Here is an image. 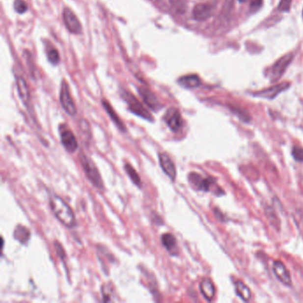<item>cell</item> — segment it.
Returning <instances> with one entry per match:
<instances>
[{
	"label": "cell",
	"instance_id": "cell-1",
	"mask_svg": "<svg viewBox=\"0 0 303 303\" xmlns=\"http://www.w3.org/2000/svg\"><path fill=\"white\" fill-rule=\"evenodd\" d=\"M50 207L56 218L67 228H72L76 224L74 213L70 205L59 196H53L50 199Z\"/></svg>",
	"mask_w": 303,
	"mask_h": 303
},
{
	"label": "cell",
	"instance_id": "cell-2",
	"mask_svg": "<svg viewBox=\"0 0 303 303\" xmlns=\"http://www.w3.org/2000/svg\"><path fill=\"white\" fill-rule=\"evenodd\" d=\"M80 161L82 164V166L84 169V173L86 177L88 178L89 181L93 183V185L97 187L98 189H103V183L101 174L99 173L98 169L94 165L92 159H89L86 155L84 153L80 154Z\"/></svg>",
	"mask_w": 303,
	"mask_h": 303
},
{
	"label": "cell",
	"instance_id": "cell-3",
	"mask_svg": "<svg viewBox=\"0 0 303 303\" xmlns=\"http://www.w3.org/2000/svg\"><path fill=\"white\" fill-rule=\"evenodd\" d=\"M124 99L126 100V103L128 104V108L131 111L133 112L134 114H136L139 117H142L144 119L149 120V121H152L153 120V117L150 115L149 113L141 103L135 98L131 93H125L124 94Z\"/></svg>",
	"mask_w": 303,
	"mask_h": 303
},
{
	"label": "cell",
	"instance_id": "cell-4",
	"mask_svg": "<svg viewBox=\"0 0 303 303\" xmlns=\"http://www.w3.org/2000/svg\"><path fill=\"white\" fill-rule=\"evenodd\" d=\"M60 102H61L62 109L65 110L70 116H74L77 113V109L75 106L74 102L71 98L70 90L68 87V84L65 81L62 82L61 87V93H60Z\"/></svg>",
	"mask_w": 303,
	"mask_h": 303
},
{
	"label": "cell",
	"instance_id": "cell-5",
	"mask_svg": "<svg viewBox=\"0 0 303 303\" xmlns=\"http://www.w3.org/2000/svg\"><path fill=\"white\" fill-rule=\"evenodd\" d=\"M294 59L293 54H288L280 58L278 61L275 62L271 70V79L272 81L279 80L280 78L284 75L285 70L288 68L290 63Z\"/></svg>",
	"mask_w": 303,
	"mask_h": 303
},
{
	"label": "cell",
	"instance_id": "cell-6",
	"mask_svg": "<svg viewBox=\"0 0 303 303\" xmlns=\"http://www.w3.org/2000/svg\"><path fill=\"white\" fill-rule=\"evenodd\" d=\"M164 120L173 132L176 133L182 128V116L180 111L175 108H170L168 110L164 117Z\"/></svg>",
	"mask_w": 303,
	"mask_h": 303
},
{
	"label": "cell",
	"instance_id": "cell-7",
	"mask_svg": "<svg viewBox=\"0 0 303 303\" xmlns=\"http://www.w3.org/2000/svg\"><path fill=\"white\" fill-rule=\"evenodd\" d=\"M63 20H64L66 28H68L70 32L78 34L81 31L82 29L81 24L79 19L77 18V16L70 8L66 7L63 10Z\"/></svg>",
	"mask_w": 303,
	"mask_h": 303
},
{
	"label": "cell",
	"instance_id": "cell-8",
	"mask_svg": "<svg viewBox=\"0 0 303 303\" xmlns=\"http://www.w3.org/2000/svg\"><path fill=\"white\" fill-rule=\"evenodd\" d=\"M159 164L164 173L167 175L172 181L176 178V168L171 158L166 153H160L159 155Z\"/></svg>",
	"mask_w": 303,
	"mask_h": 303
},
{
	"label": "cell",
	"instance_id": "cell-9",
	"mask_svg": "<svg viewBox=\"0 0 303 303\" xmlns=\"http://www.w3.org/2000/svg\"><path fill=\"white\" fill-rule=\"evenodd\" d=\"M214 10H215V6L212 4H198L194 7L192 15H193V18L196 21L202 22V21H205L210 18L214 13Z\"/></svg>",
	"mask_w": 303,
	"mask_h": 303
},
{
	"label": "cell",
	"instance_id": "cell-10",
	"mask_svg": "<svg viewBox=\"0 0 303 303\" xmlns=\"http://www.w3.org/2000/svg\"><path fill=\"white\" fill-rule=\"evenodd\" d=\"M61 143L69 152H75L78 149V140L74 134L69 129L65 128L61 131Z\"/></svg>",
	"mask_w": 303,
	"mask_h": 303
},
{
	"label": "cell",
	"instance_id": "cell-11",
	"mask_svg": "<svg viewBox=\"0 0 303 303\" xmlns=\"http://www.w3.org/2000/svg\"><path fill=\"white\" fill-rule=\"evenodd\" d=\"M273 271L275 273V276L278 278L280 282H282L284 285H291V275L289 271L286 269L285 264L279 261H274L273 263Z\"/></svg>",
	"mask_w": 303,
	"mask_h": 303
},
{
	"label": "cell",
	"instance_id": "cell-12",
	"mask_svg": "<svg viewBox=\"0 0 303 303\" xmlns=\"http://www.w3.org/2000/svg\"><path fill=\"white\" fill-rule=\"evenodd\" d=\"M288 87H289V84L285 82V83H282V84L274 85L271 88L260 91L258 93H254V95L258 96V97H261V98L274 99L276 95H278L280 93L284 92Z\"/></svg>",
	"mask_w": 303,
	"mask_h": 303
},
{
	"label": "cell",
	"instance_id": "cell-13",
	"mask_svg": "<svg viewBox=\"0 0 303 303\" xmlns=\"http://www.w3.org/2000/svg\"><path fill=\"white\" fill-rule=\"evenodd\" d=\"M139 93H140V96L143 99L144 103L151 110H159L162 107L158 98L155 96L154 93L150 92L148 89L144 88V87H140V88H139Z\"/></svg>",
	"mask_w": 303,
	"mask_h": 303
},
{
	"label": "cell",
	"instance_id": "cell-14",
	"mask_svg": "<svg viewBox=\"0 0 303 303\" xmlns=\"http://www.w3.org/2000/svg\"><path fill=\"white\" fill-rule=\"evenodd\" d=\"M201 294H203L204 298L211 302L215 295V287L212 280L209 278H205L202 280L200 284Z\"/></svg>",
	"mask_w": 303,
	"mask_h": 303
},
{
	"label": "cell",
	"instance_id": "cell-15",
	"mask_svg": "<svg viewBox=\"0 0 303 303\" xmlns=\"http://www.w3.org/2000/svg\"><path fill=\"white\" fill-rule=\"evenodd\" d=\"M189 178L192 184H194L200 191H205V192L210 191L211 181L209 179L202 178L197 173H191Z\"/></svg>",
	"mask_w": 303,
	"mask_h": 303
},
{
	"label": "cell",
	"instance_id": "cell-16",
	"mask_svg": "<svg viewBox=\"0 0 303 303\" xmlns=\"http://www.w3.org/2000/svg\"><path fill=\"white\" fill-rule=\"evenodd\" d=\"M16 84H17V90H18L20 98L25 105H28L29 103V98H30L28 84L26 83V81L24 80V78H17Z\"/></svg>",
	"mask_w": 303,
	"mask_h": 303
},
{
	"label": "cell",
	"instance_id": "cell-17",
	"mask_svg": "<svg viewBox=\"0 0 303 303\" xmlns=\"http://www.w3.org/2000/svg\"><path fill=\"white\" fill-rule=\"evenodd\" d=\"M178 82L185 88H195L199 86L201 84L200 79L196 75L183 76L181 79H179Z\"/></svg>",
	"mask_w": 303,
	"mask_h": 303
},
{
	"label": "cell",
	"instance_id": "cell-18",
	"mask_svg": "<svg viewBox=\"0 0 303 303\" xmlns=\"http://www.w3.org/2000/svg\"><path fill=\"white\" fill-rule=\"evenodd\" d=\"M235 290L238 296L245 302H248L252 297V293L248 285H245L242 281H237L235 283Z\"/></svg>",
	"mask_w": 303,
	"mask_h": 303
},
{
	"label": "cell",
	"instance_id": "cell-19",
	"mask_svg": "<svg viewBox=\"0 0 303 303\" xmlns=\"http://www.w3.org/2000/svg\"><path fill=\"white\" fill-rule=\"evenodd\" d=\"M14 237L16 240L22 244H27L30 237V232L26 227L23 225H18L14 229Z\"/></svg>",
	"mask_w": 303,
	"mask_h": 303
},
{
	"label": "cell",
	"instance_id": "cell-20",
	"mask_svg": "<svg viewBox=\"0 0 303 303\" xmlns=\"http://www.w3.org/2000/svg\"><path fill=\"white\" fill-rule=\"evenodd\" d=\"M161 241H162L164 247L169 252L173 253L174 251H176V249H177V243H176V239H175V238L173 237V235H172V234H164L163 236L161 237Z\"/></svg>",
	"mask_w": 303,
	"mask_h": 303
},
{
	"label": "cell",
	"instance_id": "cell-21",
	"mask_svg": "<svg viewBox=\"0 0 303 303\" xmlns=\"http://www.w3.org/2000/svg\"><path fill=\"white\" fill-rule=\"evenodd\" d=\"M103 106H104L105 110H106V111H107L108 114H109V116L111 117L112 121L116 124V126H117L120 130L126 131V127L124 126L123 122L119 119V117H117V113L112 109L111 106L110 105V103L106 102V101H103Z\"/></svg>",
	"mask_w": 303,
	"mask_h": 303
},
{
	"label": "cell",
	"instance_id": "cell-22",
	"mask_svg": "<svg viewBox=\"0 0 303 303\" xmlns=\"http://www.w3.org/2000/svg\"><path fill=\"white\" fill-rule=\"evenodd\" d=\"M125 170H126V173L129 175V177L133 181V182L137 186L140 187L141 181H140V176H139L138 173L136 172V169L133 167L130 164H126L125 165Z\"/></svg>",
	"mask_w": 303,
	"mask_h": 303
},
{
	"label": "cell",
	"instance_id": "cell-23",
	"mask_svg": "<svg viewBox=\"0 0 303 303\" xmlns=\"http://www.w3.org/2000/svg\"><path fill=\"white\" fill-rule=\"evenodd\" d=\"M80 131H81V134H82V136H83L84 140H90V138H91L92 135H91L90 126H89V124L87 123V121L84 120V119H82V120L80 121Z\"/></svg>",
	"mask_w": 303,
	"mask_h": 303
},
{
	"label": "cell",
	"instance_id": "cell-24",
	"mask_svg": "<svg viewBox=\"0 0 303 303\" xmlns=\"http://www.w3.org/2000/svg\"><path fill=\"white\" fill-rule=\"evenodd\" d=\"M102 292H103V301L104 302H113L114 298H113V292H112V288L110 285H103V288H102Z\"/></svg>",
	"mask_w": 303,
	"mask_h": 303
},
{
	"label": "cell",
	"instance_id": "cell-25",
	"mask_svg": "<svg viewBox=\"0 0 303 303\" xmlns=\"http://www.w3.org/2000/svg\"><path fill=\"white\" fill-rule=\"evenodd\" d=\"M47 58L52 64H54V65L58 64L59 61H60L59 53L55 49H51V50L47 52Z\"/></svg>",
	"mask_w": 303,
	"mask_h": 303
},
{
	"label": "cell",
	"instance_id": "cell-26",
	"mask_svg": "<svg viewBox=\"0 0 303 303\" xmlns=\"http://www.w3.org/2000/svg\"><path fill=\"white\" fill-rule=\"evenodd\" d=\"M14 6L15 11L19 14H24L28 10V6L24 0H14Z\"/></svg>",
	"mask_w": 303,
	"mask_h": 303
},
{
	"label": "cell",
	"instance_id": "cell-27",
	"mask_svg": "<svg viewBox=\"0 0 303 303\" xmlns=\"http://www.w3.org/2000/svg\"><path fill=\"white\" fill-rule=\"evenodd\" d=\"M292 155L294 157L295 160H297L298 162H303V149L301 147H294V149L292 150Z\"/></svg>",
	"mask_w": 303,
	"mask_h": 303
},
{
	"label": "cell",
	"instance_id": "cell-28",
	"mask_svg": "<svg viewBox=\"0 0 303 303\" xmlns=\"http://www.w3.org/2000/svg\"><path fill=\"white\" fill-rule=\"evenodd\" d=\"M292 4V0H281L278 5V10L281 12H287L289 11Z\"/></svg>",
	"mask_w": 303,
	"mask_h": 303
},
{
	"label": "cell",
	"instance_id": "cell-29",
	"mask_svg": "<svg viewBox=\"0 0 303 303\" xmlns=\"http://www.w3.org/2000/svg\"><path fill=\"white\" fill-rule=\"evenodd\" d=\"M263 1L262 0H252L250 4V10L252 13H255L258 10L260 9L262 5Z\"/></svg>",
	"mask_w": 303,
	"mask_h": 303
},
{
	"label": "cell",
	"instance_id": "cell-30",
	"mask_svg": "<svg viewBox=\"0 0 303 303\" xmlns=\"http://www.w3.org/2000/svg\"><path fill=\"white\" fill-rule=\"evenodd\" d=\"M55 247L56 252L57 255L61 258V260H63L65 258V252L64 249L61 247V244L59 242H55Z\"/></svg>",
	"mask_w": 303,
	"mask_h": 303
},
{
	"label": "cell",
	"instance_id": "cell-31",
	"mask_svg": "<svg viewBox=\"0 0 303 303\" xmlns=\"http://www.w3.org/2000/svg\"><path fill=\"white\" fill-rule=\"evenodd\" d=\"M239 2H241V3H244V2H246V1H248V0H238Z\"/></svg>",
	"mask_w": 303,
	"mask_h": 303
},
{
	"label": "cell",
	"instance_id": "cell-32",
	"mask_svg": "<svg viewBox=\"0 0 303 303\" xmlns=\"http://www.w3.org/2000/svg\"></svg>",
	"mask_w": 303,
	"mask_h": 303
}]
</instances>
